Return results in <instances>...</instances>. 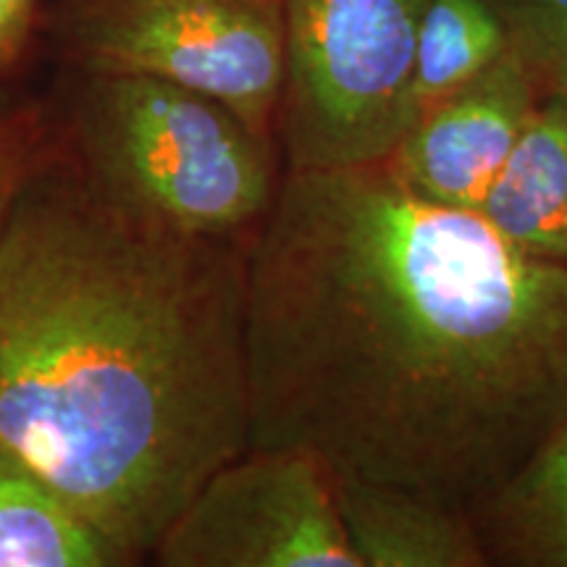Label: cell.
I'll use <instances>...</instances> for the list:
<instances>
[{
    "mask_svg": "<svg viewBox=\"0 0 567 567\" xmlns=\"http://www.w3.org/2000/svg\"><path fill=\"white\" fill-rule=\"evenodd\" d=\"M40 0H0V74L17 66L30 48Z\"/></svg>",
    "mask_w": 567,
    "mask_h": 567,
    "instance_id": "9a60e30c",
    "label": "cell"
},
{
    "mask_svg": "<svg viewBox=\"0 0 567 567\" xmlns=\"http://www.w3.org/2000/svg\"><path fill=\"white\" fill-rule=\"evenodd\" d=\"M53 126L61 151L113 203L193 237L250 243L281 182L276 140L153 76L76 71Z\"/></svg>",
    "mask_w": 567,
    "mask_h": 567,
    "instance_id": "3957f363",
    "label": "cell"
},
{
    "mask_svg": "<svg viewBox=\"0 0 567 567\" xmlns=\"http://www.w3.org/2000/svg\"><path fill=\"white\" fill-rule=\"evenodd\" d=\"M429 0H281L284 172L386 161L415 124V48Z\"/></svg>",
    "mask_w": 567,
    "mask_h": 567,
    "instance_id": "277c9868",
    "label": "cell"
},
{
    "mask_svg": "<svg viewBox=\"0 0 567 567\" xmlns=\"http://www.w3.org/2000/svg\"><path fill=\"white\" fill-rule=\"evenodd\" d=\"M505 21L509 48L538 90L547 92L567 69V0H488Z\"/></svg>",
    "mask_w": 567,
    "mask_h": 567,
    "instance_id": "4fadbf2b",
    "label": "cell"
},
{
    "mask_svg": "<svg viewBox=\"0 0 567 567\" xmlns=\"http://www.w3.org/2000/svg\"><path fill=\"white\" fill-rule=\"evenodd\" d=\"M59 32L76 71L179 84L276 140L281 0H74Z\"/></svg>",
    "mask_w": 567,
    "mask_h": 567,
    "instance_id": "5b68a950",
    "label": "cell"
},
{
    "mask_svg": "<svg viewBox=\"0 0 567 567\" xmlns=\"http://www.w3.org/2000/svg\"><path fill=\"white\" fill-rule=\"evenodd\" d=\"M478 213L517 250L567 268V90L542 92Z\"/></svg>",
    "mask_w": 567,
    "mask_h": 567,
    "instance_id": "9c48e42d",
    "label": "cell"
},
{
    "mask_svg": "<svg viewBox=\"0 0 567 567\" xmlns=\"http://www.w3.org/2000/svg\"><path fill=\"white\" fill-rule=\"evenodd\" d=\"M347 542L360 567H488L467 513L408 488L334 478Z\"/></svg>",
    "mask_w": 567,
    "mask_h": 567,
    "instance_id": "ba28073f",
    "label": "cell"
},
{
    "mask_svg": "<svg viewBox=\"0 0 567 567\" xmlns=\"http://www.w3.org/2000/svg\"><path fill=\"white\" fill-rule=\"evenodd\" d=\"M549 90H567V69L563 71V74H559V76H557V82H555V84H551V87H549ZM549 90H547V92H549Z\"/></svg>",
    "mask_w": 567,
    "mask_h": 567,
    "instance_id": "2e32d148",
    "label": "cell"
},
{
    "mask_svg": "<svg viewBox=\"0 0 567 567\" xmlns=\"http://www.w3.org/2000/svg\"><path fill=\"white\" fill-rule=\"evenodd\" d=\"M245 260L113 203L59 137L0 231V439L134 565L250 446Z\"/></svg>",
    "mask_w": 567,
    "mask_h": 567,
    "instance_id": "7a4b0ae2",
    "label": "cell"
},
{
    "mask_svg": "<svg viewBox=\"0 0 567 567\" xmlns=\"http://www.w3.org/2000/svg\"><path fill=\"white\" fill-rule=\"evenodd\" d=\"M126 565L132 557L0 439V567Z\"/></svg>",
    "mask_w": 567,
    "mask_h": 567,
    "instance_id": "8fae6325",
    "label": "cell"
},
{
    "mask_svg": "<svg viewBox=\"0 0 567 567\" xmlns=\"http://www.w3.org/2000/svg\"><path fill=\"white\" fill-rule=\"evenodd\" d=\"M507 51V27L488 0H429L415 48L417 116L484 74Z\"/></svg>",
    "mask_w": 567,
    "mask_h": 567,
    "instance_id": "7c38bea8",
    "label": "cell"
},
{
    "mask_svg": "<svg viewBox=\"0 0 567 567\" xmlns=\"http://www.w3.org/2000/svg\"><path fill=\"white\" fill-rule=\"evenodd\" d=\"M471 517L488 565L567 567V421Z\"/></svg>",
    "mask_w": 567,
    "mask_h": 567,
    "instance_id": "30bf717a",
    "label": "cell"
},
{
    "mask_svg": "<svg viewBox=\"0 0 567 567\" xmlns=\"http://www.w3.org/2000/svg\"><path fill=\"white\" fill-rule=\"evenodd\" d=\"M245 365L250 446L473 515L567 421V268L386 161L281 172Z\"/></svg>",
    "mask_w": 567,
    "mask_h": 567,
    "instance_id": "6da1fadb",
    "label": "cell"
},
{
    "mask_svg": "<svg viewBox=\"0 0 567 567\" xmlns=\"http://www.w3.org/2000/svg\"><path fill=\"white\" fill-rule=\"evenodd\" d=\"M53 147V116L34 109L0 111V231L24 184Z\"/></svg>",
    "mask_w": 567,
    "mask_h": 567,
    "instance_id": "5bb4252c",
    "label": "cell"
},
{
    "mask_svg": "<svg viewBox=\"0 0 567 567\" xmlns=\"http://www.w3.org/2000/svg\"><path fill=\"white\" fill-rule=\"evenodd\" d=\"M151 557L161 567H360L334 476L305 452L266 446L218 467Z\"/></svg>",
    "mask_w": 567,
    "mask_h": 567,
    "instance_id": "8992f818",
    "label": "cell"
},
{
    "mask_svg": "<svg viewBox=\"0 0 567 567\" xmlns=\"http://www.w3.org/2000/svg\"><path fill=\"white\" fill-rule=\"evenodd\" d=\"M542 90L513 48L410 126L386 163L413 193L478 213Z\"/></svg>",
    "mask_w": 567,
    "mask_h": 567,
    "instance_id": "52a82bcc",
    "label": "cell"
}]
</instances>
